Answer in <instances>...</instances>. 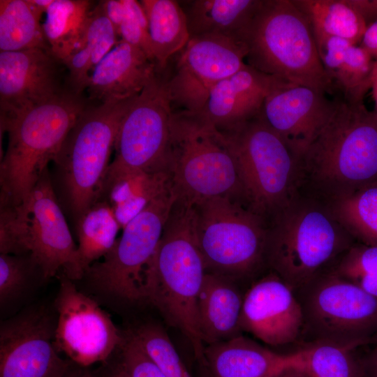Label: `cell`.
Instances as JSON below:
<instances>
[{
  "instance_id": "7a4b0ae2",
  "label": "cell",
  "mask_w": 377,
  "mask_h": 377,
  "mask_svg": "<svg viewBox=\"0 0 377 377\" xmlns=\"http://www.w3.org/2000/svg\"><path fill=\"white\" fill-rule=\"evenodd\" d=\"M206 269L197 242L194 207L177 199L145 275V302L189 341L206 365L198 300Z\"/></svg>"
},
{
  "instance_id": "484cf974",
  "label": "cell",
  "mask_w": 377,
  "mask_h": 377,
  "mask_svg": "<svg viewBox=\"0 0 377 377\" xmlns=\"http://www.w3.org/2000/svg\"><path fill=\"white\" fill-rule=\"evenodd\" d=\"M149 27L151 50L158 69L163 70L172 56L190 39L184 11L179 1L141 0Z\"/></svg>"
},
{
  "instance_id": "d4e9b609",
  "label": "cell",
  "mask_w": 377,
  "mask_h": 377,
  "mask_svg": "<svg viewBox=\"0 0 377 377\" xmlns=\"http://www.w3.org/2000/svg\"><path fill=\"white\" fill-rule=\"evenodd\" d=\"M170 186L165 172L133 173L105 183L98 200L108 202L123 229Z\"/></svg>"
},
{
  "instance_id": "83f0119b",
  "label": "cell",
  "mask_w": 377,
  "mask_h": 377,
  "mask_svg": "<svg viewBox=\"0 0 377 377\" xmlns=\"http://www.w3.org/2000/svg\"><path fill=\"white\" fill-rule=\"evenodd\" d=\"M307 17L314 38L334 36L357 45L367 24L348 0H293Z\"/></svg>"
},
{
  "instance_id": "9c48e42d",
  "label": "cell",
  "mask_w": 377,
  "mask_h": 377,
  "mask_svg": "<svg viewBox=\"0 0 377 377\" xmlns=\"http://www.w3.org/2000/svg\"><path fill=\"white\" fill-rule=\"evenodd\" d=\"M194 207L195 233L207 272L237 281L257 276L266 267V221L227 197Z\"/></svg>"
},
{
  "instance_id": "5bb4252c",
  "label": "cell",
  "mask_w": 377,
  "mask_h": 377,
  "mask_svg": "<svg viewBox=\"0 0 377 377\" xmlns=\"http://www.w3.org/2000/svg\"><path fill=\"white\" fill-rule=\"evenodd\" d=\"M179 52L166 87L172 108L193 114L201 111L218 83L246 65L244 45L221 35L190 37Z\"/></svg>"
},
{
  "instance_id": "2e32d148",
  "label": "cell",
  "mask_w": 377,
  "mask_h": 377,
  "mask_svg": "<svg viewBox=\"0 0 377 377\" xmlns=\"http://www.w3.org/2000/svg\"><path fill=\"white\" fill-rule=\"evenodd\" d=\"M27 208L30 218V255L44 279L61 272L75 281L84 277L75 245L47 169L34 188Z\"/></svg>"
},
{
  "instance_id": "d6986e66",
  "label": "cell",
  "mask_w": 377,
  "mask_h": 377,
  "mask_svg": "<svg viewBox=\"0 0 377 377\" xmlns=\"http://www.w3.org/2000/svg\"><path fill=\"white\" fill-rule=\"evenodd\" d=\"M50 50L0 52L1 119L13 117L61 93Z\"/></svg>"
},
{
  "instance_id": "4dcf8cb0",
  "label": "cell",
  "mask_w": 377,
  "mask_h": 377,
  "mask_svg": "<svg viewBox=\"0 0 377 377\" xmlns=\"http://www.w3.org/2000/svg\"><path fill=\"white\" fill-rule=\"evenodd\" d=\"M326 203L356 242L377 246V184Z\"/></svg>"
},
{
  "instance_id": "ee69618b",
  "label": "cell",
  "mask_w": 377,
  "mask_h": 377,
  "mask_svg": "<svg viewBox=\"0 0 377 377\" xmlns=\"http://www.w3.org/2000/svg\"><path fill=\"white\" fill-rule=\"evenodd\" d=\"M97 374L98 377H130L119 359L115 361L110 359L103 363Z\"/></svg>"
},
{
  "instance_id": "4fadbf2b",
  "label": "cell",
  "mask_w": 377,
  "mask_h": 377,
  "mask_svg": "<svg viewBox=\"0 0 377 377\" xmlns=\"http://www.w3.org/2000/svg\"><path fill=\"white\" fill-rule=\"evenodd\" d=\"M59 281L54 300L57 350L84 367L106 362L119 350L124 334L95 300L77 289L73 280L61 273Z\"/></svg>"
},
{
  "instance_id": "f1b7e54d",
  "label": "cell",
  "mask_w": 377,
  "mask_h": 377,
  "mask_svg": "<svg viewBox=\"0 0 377 377\" xmlns=\"http://www.w3.org/2000/svg\"><path fill=\"white\" fill-rule=\"evenodd\" d=\"M77 253L84 272L114 246L121 227L108 202L98 200L75 222Z\"/></svg>"
},
{
  "instance_id": "44dd1931",
  "label": "cell",
  "mask_w": 377,
  "mask_h": 377,
  "mask_svg": "<svg viewBox=\"0 0 377 377\" xmlns=\"http://www.w3.org/2000/svg\"><path fill=\"white\" fill-rule=\"evenodd\" d=\"M159 70L142 50L119 40L90 75L89 98L119 102L138 96Z\"/></svg>"
},
{
  "instance_id": "d6a6232c",
  "label": "cell",
  "mask_w": 377,
  "mask_h": 377,
  "mask_svg": "<svg viewBox=\"0 0 377 377\" xmlns=\"http://www.w3.org/2000/svg\"><path fill=\"white\" fill-rule=\"evenodd\" d=\"M131 331L165 377H192L162 326L147 323Z\"/></svg>"
},
{
  "instance_id": "5b68a950",
  "label": "cell",
  "mask_w": 377,
  "mask_h": 377,
  "mask_svg": "<svg viewBox=\"0 0 377 377\" xmlns=\"http://www.w3.org/2000/svg\"><path fill=\"white\" fill-rule=\"evenodd\" d=\"M86 105L75 93L57 96L13 117L1 119L7 132L1 158L0 196L26 205L37 182L53 162Z\"/></svg>"
},
{
  "instance_id": "6da1fadb",
  "label": "cell",
  "mask_w": 377,
  "mask_h": 377,
  "mask_svg": "<svg viewBox=\"0 0 377 377\" xmlns=\"http://www.w3.org/2000/svg\"><path fill=\"white\" fill-rule=\"evenodd\" d=\"M299 167L300 188L325 202L377 184V113L362 101H334Z\"/></svg>"
},
{
  "instance_id": "60d3db41",
  "label": "cell",
  "mask_w": 377,
  "mask_h": 377,
  "mask_svg": "<svg viewBox=\"0 0 377 377\" xmlns=\"http://www.w3.org/2000/svg\"><path fill=\"white\" fill-rule=\"evenodd\" d=\"M100 2L106 16L112 22L117 33L125 13L124 0H106Z\"/></svg>"
},
{
  "instance_id": "74e56055",
  "label": "cell",
  "mask_w": 377,
  "mask_h": 377,
  "mask_svg": "<svg viewBox=\"0 0 377 377\" xmlns=\"http://www.w3.org/2000/svg\"><path fill=\"white\" fill-rule=\"evenodd\" d=\"M118 37L115 28L99 2L89 12L79 40L91 54L92 71L117 44Z\"/></svg>"
},
{
  "instance_id": "c3c4849f",
  "label": "cell",
  "mask_w": 377,
  "mask_h": 377,
  "mask_svg": "<svg viewBox=\"0 0 377 377\" xmlns=\"http://www.w3.org/2000/svg\"><path fill=\"white\" fill-rule=\"evenodd\" d=\"M288 377H307L302 366H294L288 368Z\"/></svg>"
},
{
  "instance_id": "681fc988",
  "label": "cell",
  "mask_w": 377,
  "mask_h": 377,
  "mask_svg": "<svg viewBox=\"0 0 377 377\" xmlns=\"http://www.w3.org/2000/svg\"><path fill=\"white\" fill-rule=\"evenodd\" d=\"M288 368L274 377H288Z\"/></svg>"
},
{
  "instance_id": "603a6c76",
  "label": "cell",
  "mask_w": 377,
  "mask_h": 377,
  "mask_svg": "<svg viewBox=\"0 0 377 377\" xmlns=\"http://www.w3.org/2000/svg\"><path fill=\"white\" fill-rule=\"evenodd\" d=\"M244 295L238 281L207 272L198 300L200 330L204 343L210 345L241 335L239 320Z\"/></svg>"
},
{
  "instance_id": "52a82bcc",
  "label": "cell",
  "mask_w": 377,
  "mask_h": 377,
  "mask_svg": "<svg viewBox=\"0 0 377 377\" xmlns=\"http://www.w3.org/2000/svg\"><path fill=\"white\" fill-rule=\"evenodd\" d=\"M135 97L86 107L52 162L58 200L75 223L99 199L121 121Z\"/></svg>"
},
{
  "instance_id": "ac0fdd59",
  "label": "cell",
  "mask_w": 377,
  "mask_h": 377,
  "mask_svg": "<svg viewBox=\"0 0 377 377\" xmlns=\"http://www.w3.org/2000/svg\"><path fill=\"white\" fill-rule=\"evenodd\" d=\"M332 105L324 93L282 81L266 96L261 114L300 164Z\"/></svg>"
},
{
  "instance_id": "f35d334b",
  "label": "cell",
  "mask_w": 377,
  "mask_h": 377,
  "mask_svg": "<svg viewBox=\"0 0 377 377\" xmlns=\"http://www.w3.org/2000/svg\"><path fill=\"white\" fill-rule=\"evenodd\" d=\"M124 3L125 13L117 30L120 40L140 49L155 62L149 34L148 21L140 1L124 0Z\"/></svg>"
},
{
  "instance_id": "e575fe53",
  "label": "cell",
  "mask_w": 377,
  "mask_h": 377,
  "mask_svg": "<svg viewBox=\"0 0 377 377\" xmlns=\"http://www.w3.org/2000/svg\"><path fill=\"white\" fill-rule=\"evenodd\" d=\"M376 63L362 46L350 45L332 82L343 91L344 98L362 101L365 93L371 87V75Z\"/></svg>"
},
{
  "instance_id": "8992f818",
  "label": "cell",
  "mask_w": 377,
  "mask_h": 377,
  "mask_svg": "<svg viewBox=\"0 0 377 377\" xmlns=\"http://www.w3.org/2000/svg\"><path fill=\"white\" fill-rule=\"evenodd\" d=\"M165 172L177 199L195 205L227 197L246 207L226 136L195 114L173 111Z\"/></svg>"
},
{
  "instance_id": "836d02e7",
  "label": "cell",
  "mask_w": 377,
  "mask_h": 377,
  "mask_svg": "<svg viewBox=\"0 0 377 377\" xmlns=\"http://www.w3.org/2000/svg\"><path fill=\"white\" fill-rule=\"evenodd\" d=\"M377 297V246L355 242L329 270Z\"/></svg>"
},
{
  "instance_id": "277c9868",
  "label": "cell",
  "mask_w": 377,
  "mask_h": 377,
  "mask_svg": "<svg viewBox=\"0 0 377 377\" xmlns=\"http://www.w3.org/2000/svg\"><path fill=\"white\" fill-rule=\"evenodd\" d=\"M240 41L256 70L324 94L332 89L310 23L293 0H260Z\"/></svg>"
},
{
  "instance_id": "3957f363",
  "label": "cell",
  "mask_w": 377,
  "mask_h": 377,
  "mask_svg": "<svg viewBox=\"0 0 377 377\" xmlns=\"http://www.w3.org/2000/svg\"><path fill=\"white\" fill-rule=\"evenodd\" d=\"M355 242L325 202L299 193L270 219L266 267L295 292L329 271Z\"/></svg>"
},
{
  "instance_id": "b9f144b4",
  "label": "cell",
  "mask_w": 377,
  "mask_h": 377,
  "mask_svg": "<svg viewBox=\"0 0 377 377\" xmlns=\"http://www.w3.org/2000/svg\"><path fill=\"white\" fill-rule=\"evenodd\" d=\"M367 24L377 20V0H348Z\"/></svg>"
},
{
  "instance_id": "ffe728a7",
  "label": "cell",
  "mask_w": 377,
  "mask_h": 377,
  "mask_svg": "<svg viewBox=\"0 0 377 377\" xmlns=\"http://www.w3.org/2000/svg\"><path fill=\"white\" fill-rule=\"evenodd\" d=\"M282 81L246 64L213 88L195 114L220 131H230L258 115L266 96Z\"/></svg>"
},
{
  "instance_id": "8fae6325",
  "label": "cell",
  "mask_w": 377,
  "mask_h": 377,
  "mask_svg": "<svg viewBox=\"0 0 377 377\" xmlns=\"http://www.w3.org/2000/svg\"><path fill=\"white\" fill-rule=\"evenodd\" d=\"M177 196L170 186L123 228L103 260L84 272L102 293L130 302H145V275Z\"/></svg>"
},
{
  "instance_id": "4316f807",
  "label": "cell",
  "mask_w": 377,
  "mask_h": 377,
  "mask_svg": "<svg viewBox=\"0 0 377 377\" xmlns=\"http://www.w3.org/2000/svg\"><path fill=\"white\" fill-rule=\"evenodd\" d=\"M43 14L30 0H1L0 52L51 51L40 23Z\"/></svg>"
},
{
  "instance_id": "e0dca14e",
  "label": "cell",
  "mask_w": 377,
  "mask_h": 377,
  "mask_svg": "<svg viewBox=\"0 0 377 377\" xmlns=\"http://www.w3.org/2000/svg\"><path fill=\"white\" fill-rule=\"evenodd\" d=\"M239 325L265 344L300 342L304 318L294 290L272 271L255 280L244 295Z\"/></svg>"
},
{
  "instance_id": "ab89813d",
  "label": "cell",
  "mask_w": 377,
  "mask_h": 377,
  "mask_svg": "<svg viewBox=\"0 0 377 377\" xmlns=\"http://www.w3.org/2000/svg\"><path fill=\"white\" fill-rule=\"evenodd\" d=\"M119 350V359L130 377H165L131 330L124 334V340Z\"/></svg>"
},
{
  "instance_id": "f546056e",
  "label": "cell",
  "mask_w": 377,
  "mask_h": 377,
  "mask_svg": "<svg viewBox=\"0 0 377 377\" xmlns=\"http://www.w3.org/2000/svg\"><path fill=\"white\" fill-rule=\"evenodd\" d=\"M91 2L85 0H54L42 24L53 55L64 61L77 45Z\"/></svg>"
},
{
  "instance_id": "7dc6e473",
  "label": "cell",
  "mask_w": 377,
  "mask_h": 377,
  "mask_svg": "<svg viewBox=\"0 0 377 377\" xmlns=\"http://www.w3.org/2000/svg\"><path fill=\"white\" fill-rule=\"evenodd\" d=\"M370 89H371V94L375 102V112L377 113V63H376L372 72Z\"/></svg>"
},
{
  "instance_id": "d590c367",
  "label": "cell",
  "mask_w": 377,
  "mask_h": 377,
  "mask_svg": "<svg viewBox=\"0 0 377 377\" xmlns=\"http://www.w3.org/2000/svg\"><path fill=\"white\" fill-rule=\"evenodd\" d=\"M31 251L30 218L24 204L0 197V254L25 255Z\"/></svg>"
},
{
  "instance_id": "bcb514c9",
  "label": "cell",
  "mask_w": 377,
  "mask_h": 377,
  "mask_svg": "<svg viewBox=\"0 0 377 377\" xmlns=\"http://www.w3.org/2000/svg\"><path fill=\"white\" fill-rule=\"evenodd\" d=\"M62 377H98L97 372L89 367H84L72 362L71 367Z\"/></svg>"
},
{
  "instance_id": "cb8c5ba5",
  "label": "cell",
  "mask_w": 377,
  "mask_h": 377,
  "mask_svg": "<svg viewBox=\"0 0 377 377\" xmlns=\"http://www.w3.org/2000/svg\"><path fill=\"white\" fill-rule=\"evenodd\" d=\"M260 0H191L179 1L190 37L216 34L238 42Z\"/></svg>"
},
{
  "instance_id": "7bdbcfd3",
  "label": "cell",
  "mask_w": 377,
  "mask_h": 377,
  "mask_svg": "<svg viewBox=\"0 0 377 377\" xmlns=\"http://www.w3.org/2000/svg\"><path fill=\"white\" fill-rule=\"evenodd\" d=\"M360 44L373 59L377 58V20L367 24Z\"/></svg>"
},
{
  "instance_id": "7402d4cb",
  "label": "cell",
  "mask_w": 377,
  "mask_h": 377,
  "mask_svg": "<svg viewBox=\"0 0 377 377\" xmlns=\"http://www.w3.org/2000/svg\"><path fill=\"white\" fill-rule=\"evenodd\" d=\"M204 354L213 377H274L302 365L297 351L278 353L243 334L207 345Z\"/></svg>"
},
{
  "instance_id": "1f68e13d",
  "label": "cell",
  "mask_w": 377,
  "mask_h": 377,
  "mask_svg": "<svg viewBox=\"0 0 377 377\" xmlns=\"http://www.w3.org/2000/svg\"><path fill=\"white\" fill-rule=\"evenodd\" d=\"M357 349L318 342L302 344L297 351L307 377H367Z\"/></svg>"
},
{
  "instance_id": "30bf717a",
  "label": "cell",
  "mask_w": 377,
  "mask_h": 377,
  "mask_svg": "<svg viewBox=\"0 0 377 377\" xmlns=\"http://www.w3.org/2000/svg\"><path fill=\"white\" fill-rule=\"evenodd\" d=\"M295 293L304 318L301 345L358 348L377 342V297L330 271Z\"/></svg>"
},
{
  "instance_id": "8d00e7d4",
  "label": "cell",
  "mask_w": 377,
  "mask_h": 377,
  "mask_svg": "<svg viewBox=\"0 0 377 377\" xmlns=\"http://www.w3.org/2000/svg\"><path fill=\"white\" fill-rule=\"evenodd\" d=\"M36 274L43 275V273L30 253L0 254L1 306L19 299L29 288Z\"/></svg>"
},
{
  "instance_id": "9a60e30c",
  "label": "cell",
  "mask_w": 377,
  "mask_h": 377,
  "mask_svg": "<svg viewBox=\"0 0 377 377\" xmlns=\"http://www.w3.org/2000/svg\"><path fill=\"white\" fill-rule=\"evenodd\" d=\"M56 322L42 309L1 323L0 377H62L72 362L57 350Z\"/></svg>"
},
{
  "instance_id": "ba28073f",
  "label": "cell",
  "mask_w": 377,
  "mask_h": 377,
  "mask_svg": "<svg viewBox=\"0 0 377 377\" xmlns=\"http://www.w3.org/2000/svg\"><path fill=\"white\" fill-rule=\"evenodd\" d=\"M223 133L236 161L246 207L267 221L299 194V163L261 112Z\"/></svg>"
},
{
  "instance_id": "7c38bea8",
  "label": "cell",
  "mask_w": 377,
  "mask_h": 377,
  "mask_svg": "<svg viewBox=\"0 0 377 377\" xmlns=\"http://www.w3.org/2000/svg\"><path fill=\"white\" fill-rule=\"evenodd\" d=\"M173 111L165 79L158 71L134 98L121 121L114 158L103 185L133 173L165 172Z\"/></svg>"
},
{
  "instance_id": "f6af8a7d",
  "label": "cell",
  "mask_w": 377,
  "mask_h": 377,
  "mask_svg": "<svg viewBox=\"0 0 377 377\" xmlns=\"http://www.w3.org/2000/svg\"><path fill=\"white\" fill-rule=\"evenodd\" d=\"M373 345L371 350L362 357L367 377H377V342Z\"/></svg>"
}]
</instances>
